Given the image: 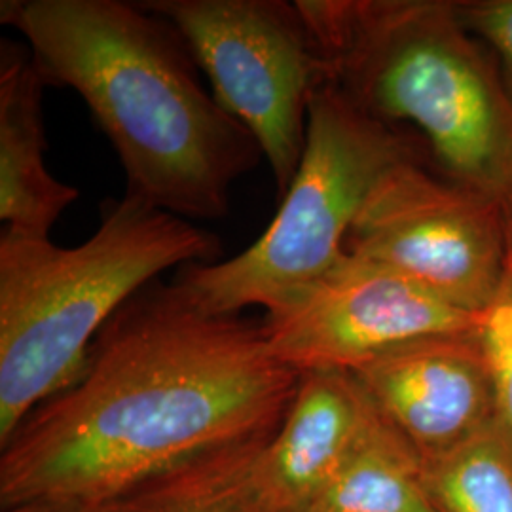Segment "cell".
Returning <instances> with one entry per match:
<instances>
[{
  "label": "cell",
  "mask_w": 512,
  "mask_h": 512,
  "mask_svg": "<svg viewBox=\"0 0 512 512\" xmlns=\"http://www.w3.org/2000/svg\"><path fill=\"white\" fill-rule=\"evenodd\" d=\"M408 156L401 133L325 82L311 99L298 171L264 234L228 260L184 266L173 283L209 315L281 310L344 256L372 188Z\"/></svg>",
  "instance_id": "cell-5"
},
{
  "label": "cell",
  "mask_w": 512,
  "mask_h": 512,
  "mask_svg": "<svg viewBox=\"0 0 512 512\" xmlns=\"http://www.w3.org/2000/svg\"><path fill=\"white\" fill-rule=\"evenodd\" d=\"M44 82L29 48L0 42V219L4 230L50 238L80 190L57 181L44 162Z\"/></svg>",
  "instance_id": "cell-11"
},
{
  "label": "cell",
  "mask_w": 512,
  "mask_h": 512,
  "mask_svg": "<svg viewBox=\"0 0 512 512\" xmlns=\"http://www.w3.org/2000/svg\"><path fill=\"white\" fill-rule=\"evenodd\" d=\"M351 374L420 456L448 450L497 418L494 378L478 329L387 349Z\"/></svg>",
  "instance_id": "cell-9"
},
{
  "label": "cell",
  "mask_w": 512,
  "mask_h": 512,
  "mask_svg": "<svg viewBox=\"0 0 512 512\" xmlns=\"http://www.w3.org/2000/svg\"><path fill=\"white\" fill-rule=\"evenodd\" d=\"M503 213L507 222V236H509V256H512V183L503 198Z\"/></svg>",
  "instance_id": "cell-18"
},
{
  "label": "cell",
  "mask_w": 512,
  "mask_h": 512,
  "mask_svg": "<svg viewBox=\"0 0 512 512\" xmlns=\"http://www.w3.org/2000/svg\"><path fill=\"white\" fill-rule=\"evenodd\" d=\"M266 440L190 459L114 499L112 512H274L258 476Z\"/></svg>",
  "instance_id": "cell-13"
},
{
  "label": "cell",
  "mask_w": 512,
  "mask_h": 512,
  "mask_svg": "<svg viewBox=\"0 0 512 512\" xmlns=\"http://www.w3.org/2000/svg\"><path fill=\"white\" fill-rule=\"evenodd\" d=\"M344 253L480 315L494 302L509 264L503 203L444 183L408 156L372 188Z\"/></svg>",
  "instance_id": "cell-7"
},
{
  "label": "cell",
  "mask_w": 512,
  "mask_h": 512,
  "mask_svg": "<svg viewBox=\"0 0 512 512\" xmlns=\"http://www.w3.org/2000/svg\"><path fill=\"white\" fill-rule=\"evenodd\" d=\"M478 336L494 378L497 416L512 439V256L494 302L480 313Z\"/></svg>",
  "instance_id": "cell-15"
},
{
  "label": "cell",
  "mask_w": 512,
  "mask_h": 512,
  "mask_svg": "<svg viewBox=\"0 0 512 512\" xmlns=\"http://www.w3.org/2000/svg\"><path fill=\"white\" fill-rule=\"evenodd\" d=\"M480 315L459 310L404 275L346 255L262 327L275 357L298 374L353 372L387 349L478 329Z\"/></svg>",
  "instance_id": "cell-8"
},
{
  "label": "cell",
  "mask_w": 512,
  "mask_h": 512,
  "mask_svg": "<svg viewBox=\"0 0 512 512\" xmlns=\"http://www.w3.org/2000/svg\"><path fill=\"white\" fill-rule=\"evenodd\" d=\"M46 86L82 97L126 171L129 194L190 222L224 219L264 154L203 88L181 33L141 2L2 0Z\"/></svg>",
  "instance_id": "cell-2"
},
{
  "label": "cell",
  "mask_w": 512,
  "mask_h": 512,
  "mask_svg": "<svg viewBox=\"0 0 512 512\" xmlns=\"http://www.w3.org/2000/svg\"><path fill=\"white\" fill-rule=\"evenodd\" d=\"M458 16L469 33L494 48L512 80V0L458 4Z\"/></svg>",
  "instance_id": "cell-16"
},
{
  "label": "cell",
  "mask_w": 512,
  "mask_h": 512,
  "mask_svg": "<svg viewBox=\"0 0 512 512\" xmlns=\"http://www.w3.org/2000/svg\"><path fill=\"white\" fill-rule=\"evenodd\" d=\"M374 414L376 406L351 372L300 374L293 403L258 456L272 511H310L359 448Z\"/></svg>",
  "instance_id": "cell-10"
},
{
  "label": "cell",
  "mask_w": 512,
  "mask_h": 512,
  "mask_svg": "<svg viewBox=\"0 0 512 512\" xmlns=\"http://www.w3.org/2000/svg\"><path fill=\"white\" fill-rule=\"evenodd\" d=\"M420 458L442 512H512V439L499 416L456 446Z\"/></svg>",
  "instance_id": "cell-14"
},
{
  "label": "cell",
  "mask_w": 512,
  "mask_h": 512,
  "mask_svg": "<svg viewBox=\"0 0 512 512\" xmlns=\"http://www.w3.org/2000/svg\"><path fill=\"white\" fill-rule=\"evenodd\" d=\"M308 512H442L418 450L378 412L344 469Z\"/></svg>",
  "instance_id": "cell-12"
},
{
  "label": "cell",
  "mask_w": 512,
  "mask_h": 512,
  "mask_svg": "<svg viewBox=\"0 0 512 512\" xmlns=\"http://www.w3.org/2000/svg\"><path fill=\"white\" fill-rule=\"evenodd\" d=\"M169 21L224 109L253 133L283 196L306 148L308 112L327 82L298 2L145 0Z\"/></svg>",
  "instance_id": "cell-6"
},
{
  "label": "cell",
  "mask_w": 512,
  "mask_h": 512,
  "mask_svg": "<svg viewBox=\"0 0 512 512\" xmlns=\"http://www.w3.org/2000/svg\"><path fill=\"white\" fill-rule=\"evenodd\" d=\"M220 241L126 192L92 238L0 236V446L40 404L73 385L99 334L171 268L217 262Z\"/></svg>",
  "instance_id": "cell-3"
},
{
  "label": "cell",
  "mask_w": 512,
  "mask_h": 512,
  "mask_svg": "<svg viewBox=\"0 0 512 512\" xmlns=\"http://www.w3.org/2000/svg\"><path fill=\"white\" fill-rule=\"evenodd\" d=\"M327 82L385 124L420 129L459 184L503 202L512 101L459 21L431 0H296Z\"/></svg>",
  "instance_id": "cell-4"
},
{
  "label": "cell",
  "mask_w": 512,
  "mask_h": 512,
  "mask_svg": "<svg viewBox=\"0 0 512 512\" xmlns=\"http://www.w3.org/2000/svg\"><path fill=\"white\" fill-rule=\"evenodd\" d=\"M298 382L262 321L209 315L154 281L99 334L80 378L0 446V505L109 503L190 459L270 439Z\"/></svg>",
  "instance_id": "cell-1"
},
{
  "label": "cell",
  "mask_w": 512,
  "mask_h": 512,
  "mask_svg": "<svg viewBox=\"0 0 512 512\" xmlns=\"http://www.w3.org/2000/svg\"><path fill=\"white\" fill-rule=\"evenodd\" d=\"M2 512H112V501H78V499H38L12 507H4Z\"/></svg>",
  "instance_id": "cell-17"
}]
</instances>
